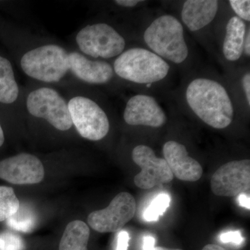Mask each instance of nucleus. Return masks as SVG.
<instances>
[{"label":"nucleus","instance_id":"1","mask_svg":"<svg viewBox=\"0 0 250 250\" xmlns=\"http://www.w3.org/2000/svg\"><path fill=\"white\" fill-rule=\"evenodd\" d=\"M186 95L192 111L206 124L215 129H225L231 125L232 103L227 90L218 82L197 79L190 82Z\"/></svg>","mask_w":250,"mask_h":250},{"label":"nucleus","instance_id":"2","mask_svg":"<svg viewBox=\"0 0 250 250\" xmlns=\"http://www.w3.org/2000/svg\"><path fill=\"white\" fill-rule=\"evenodd\" d=\"M144 40L156 55L174 63H182L188 55L183 26L170 15L156 19L146 29Z\"/></svg>","mask_w":250,"mask_h":250},{"label":"nucleus","instance_id":"3","mask_svg":"<svg viewBox=\"0 0 250 250\" xmlns=\"http://www.w3.org/2000/svg\"><path fill=\"white\" fill-rule=\"evenodd\" d=\"M113 67L121 78L147 84L164 80L170 70L161 57L143 48H131L123 52L115 61Z\"/></svg>","mask_w":250,"mask_h":250},{"label":"nucleus","instance_id":"4","mask_svg":"<svg viewBox=\"0 0 250 250\" xmlns=\"http://www.w3.org/2000/svg\"><path fill=\"white\" fill-rule=\"evenodd\" d=\"M23 71L34 80L46 83L58 82L69 70L68 54L57 45H46L31 49L21 62Z\"/></svg>","mask_w":250,"mask_h":250},{"label":"nucleus","instance_id":"5","mask_svg":"<svg viewBox=\"0 0 250 250\" xmlns=\"http://www.w3.org/2000/svg\"><path fill=\"white\" fill-rule=\"evenodd\" d=\"M76 42L82 52L94 58H113L121 55L125 47L124 38L104 23L83 28L77 34Z\"/></svg>","mask_w":250,"mask_h":250},{"label":"nucleus","instance_id":"6","mask_svg":"<svg viewBox=\"0 0 250 250\" xmlns=\"http://www.w3.org/2000/svg\"><path fill=\"white\" fill-rule=\"evenodd\" d=\"M72 122L79 134L90 141H100L109 131V121L98 104L84 97H75L67 104Z\"/></svg>","mask_w":250,"mask_h":250},{"label":"nucleus","instance_id":"7","mask_svg":"<svg viewBox=\"0 0 250 250\" xmlns=\"http://www.w3.org/2000/svg\"><path fill=\"white\" fill-rule=\"evenodd\" d=\"M27 108L33 116L43 118L60 131H67L73 125L66 102L52 88L31 92L28 95Z\"/></svg>","mask_w":250,"mask_h":250},{"label":"nucleus","instance_id":"8","mask_svg":"<svg viewBox=\"0 0 250 250\" xmlns=\"http://www.w3.org/2000/svg\"><path fill=\"white\" fill-rule=\"evenodd\" d=\"M136 210L134 197L129 192H120L106 208L88 215V225L100 233L116 232L134 218Z\"/></svg>","mask_w":250,"mask_h":250},{"label":"nucleus","instance_id":"9","mask_svg":"<svg viewBox=\"0 0 250 250\" xmlns=\"http://www.w3.org/2000/svg\"><path fill=\"white\" fill-rule=\"evenodd\" d=\"M210 188L217 196L247 194L250 189V161H232L224 164L212 176Z\"/></svg>","mask_w":250,"mask_h":250},{"label":"nucleus","instance_id":"10","mask_svg":"<svg viewBox=\"0 0 250 250\" xmlns=\"http://www.w3.org/2000/svg\"><path fill=\"white\" fill-rule=\"evenodd\" d=\"M132 159L141 168L134 177V183L140 188H152L169 183L174 178L165 159L156 157L154 151L148 146H136L132 152Z\"/></svg>","mask_w":250,"mask_h":250},{"label":"nucleus","instance_id":"11","mask_svg":"<svg viewBox=\"0 0 250 250\" xmlns=\"http://www.w3.org/2000/svg\"><path fill=\"white\" fill-rule=\"evenodd\" d=\"M45 176L42 162L36 156L21 154L0 161V178L17 185L40 183Z\"/></svg>","mask_w":250,"mask_h":250},{"label":"nucleus","instance_id":"12","mask_svg":"<svg viewBox=\"0 0 250 250\" xmlns=\"http://www.w3.org/2000/svg\"><path fill=\"white\" fill-rule=\"evenodd\" d=\"M124 120L130 125L158 128L165 125L167 118L155 99L149 95H138L126 103Z\"/></svg>","mask_w":250,"mask_h":250},{"label":"nucleus","instance_id":"13","mask_svg":"<svg viewBox=\"0 0 250 250\" xmlns=\"http://www.w3.org/2000/svg\"><path fill=\"white\" fill-rule=\"evenodd\" d=\"M164 158L174 177L184 182H197L203 170L200 163L189 156L184 145L170 141L163 148Z\"/></svg>","mask_w":250,"mask_h":250},{"label":"nucleus","instance_id":"14","mask_svg":"<svg viewBox=\"0 0 250 250\" xmlns=\"http://www.w3.org/2000/svg\"><path fill=\"white\" fill-rule=\"evenodd\" d=\"M69 70L83 82L103 84L111 80L113 70L108 62L90 60L77 52L68 54Z\"/></svg>","mask_w":250,"mask_h":250},{"label":"nucleus","instance_id":"15","mask_svg":"<svg viewBox=\"0 0 250 250\" xmlns=\"http://www.w3.org/2000/svg\"><path fill=\"white\" fill-rule=\"evenodd\" d=\"M218 6L215 0H188L182 9V21L190 31L200 30L214 20Z\"/></svg>","mask_w":250,"mask_h":250},{"label":"nucleus","instance_id":"16","mask_svg":"<svg viewBox=\"0 0 250 250\" xmlns=\"http://www.w3.org/2000/svg\"><path fill=\"white\" fill-rule=\"evenodd\" d=\"M246 25L239 18L234 16L229 21L223 43L225 58L235 62L241 58L243 51Z\"/></svg>","mask_w":250,"mask_h":250},{"label":"nucleus","instance_id":"17","mask_svg":"<svg viewBox=\"0 0 250 250\" xmlns=\"http://www.w3.org/2000/svg\"><path fill=\"white\" fill-rule=\"evenodd\" d=\"M90 229L81 220H75L67 225L62 234L59 250H88Z\"/></svg>","mask_w":250,"mask_h":250},{"label":"nucleus","instance_id":"18","mask_svg":"<svg viewBox=\"0 0 250 250\" xmlns=\"http://www.w3.org/2000/svg\"><path fill=\"white\" fill-rule=\"evenodd\" d=\"M18 94L19 88L11 62L0 56V103H14Z\"/></svg>","mask_w":250,"mask_h":250},{"label":"nucleus","instance_id":"19","mask_svg":"<svg viewBox=\"0 0 250 250\" xmlns=\"http://www.w3.org/2000/svg\"><path fill=\"white\" fill-rule=\"evenodd\" d=\"M36 215L33 210L26 206H21L14 215L6 220L9 228L22 232H29L36 225Z\"/></svg>","mask_w":250,"mask_h":250},{"label":"nucleus","instance_id":"20","mask_svg":"<svg viewBox=\"0 0 250 250\" xmlns=\"http://www.w3.org/2000/svg\"><path fill=\"white\" fill-rule=\"evenodd\" d=\"M20 202L11 187H0V222L7 220L17 212Z\"/></svg>","mask_w":250,"mask_h":250},{"label":"nucleus","instance_id":"21","mask_svg":"<svg viewBox=\"0 0 250 250\" xmlns=\"http://www.w3.org/2000/svg\"><path fill=\"white\" fill-rule=\"evenodd\" d=\"M171 198L167 193H161L153 199L150 205L143 213V218L147 222H155L162 216L169 207Z\"/></svg>","mask_w":250,"mask_h":250},{"label":"nucleus","instance_id":"22","mask_svg":"<svg viewBox=\"0 0 250 250\" xmlns=\"http://www.w3.org/2000/svg\"><path fill=\"white\" fill-rule=\"evenodd\" d=\"M22 238L11 232L0 233V250H24Z\"/></svg>","mask_w":250,"mask_h":250},{"label":"nucleus","instance_id":"23","mask_svg":"<svg viewBox=\"0 0 250 250\" xmlns=\"http://www.w3.org/2000/svg\"><path fill=\"white\" fill-rule=\"evenodd\" d=\"M234 12L240 19L250 21V1L249 0H231L229 1Z\"/></svg>","mask_w":250,"mask_h":250},{"label":"nucleus","instance_id":"24","mask_svg":"<svg viewBox=\"0 0 250 250\" xmlns=\"http://www.w3.org/2000/svg\"><path fill=\"white\" fill-rule=\"evenodd\" d=\"M219 239L222 243H231L236 246H241L245 240L239 231H229L221 233Z\"/></svg>","mask_w":250,"mask_h":250},{"label":"nucleus","instance_id":"25","mask_svg":"<svg viewBox=\"0 0 250 250\" xmlns=\"http://www.w3.org/2000/svg\"><path fill=\"white\" fill-rule=\"evenodd\" d=\"M129 234L125 230L120 231L117 238L116 250H128L129 248Z\"/></svg>","mask_w":250,"mask_h":250},{"label":"nucleus","instance_id":"26","mask_svg":"<svg viewBox=\"0 0 250 250\" xmlns=\"http://www.w3.org/2000/svg\"><path fill=\"white\" fill-rule=\"evenodd\" d=\"M243 89L246 93V100L248 105H250V75L249 72L244 75L243 78Z\"/></svg>","mask_w":250,"mask_h":250},{"label":"nucleus","instance_id":"27","mask_svg":"<svg viewBox=\"0 0 250 250\" xmlns=\"http://www.w3.org/2000/svg\"><path fill=\"white\" fill-rule=\"evenodd\" d=\"M143 250H155V238L151 236L143 238Z\"/></svg>","mask_w":250,"mask_h":250},{"label":"nucleus","instance_id":"28","mask_svg":"<svg viewBox=\"0 0 250 250\" xmlns=\"http://www.w3.org/2000/svg\"><path fill=\"white\" fill-rule=\"evenodd\" d=\"M238 201L239 205L242 207L250 210V195H247L246 193L240 194L238 195Z\"/></svg>","mask_w":250,"mask_h":250},{"label":"nucleus","instance_id":"29","mask_svg":"<svg viewBox=\"0 0 250 250\" xmlns=\"http://www.w3.org/2000/svg\"><path fill=\"white\" fill-rule=\"evenodd\" d=\"M141 1L139 0H116L115 3L125 7H134Z\"/></svg>","mask_w":250,"mask_h":250},{"label":"nucleus","instance_id":"30","mask_svg":"<svg viewBox=\"0 0 250 250\" xmlns=\"http://www.w3.org/2000/svg\"><path fill=\"white\" fill-rule=\"evenodd\" d=\"M245 45V52H246V55L250 57V29L248 30V33H247V35L246 36V39L244 40Z\"/></svg>","mask_w":250,"mask_h":250},{"label":"nucleus","instance_id":"31","mask_svg":"<svg viewBox=\"0 0 250 250\" xmlns=\"http://www.w3.org/2000/svg\"><path fill=\"white\" fill-rule=\"evenodd\" d=\"M202 250H227L223 247L218 246V245L215 244H208L204 247L203 249Z\"/></svg>","mask_w":250,"mask_h":250},{"label":"nucleus","instance_id":"32","mask_svg":"<svg viewBox=\"0 0 250 250\" xmlns=\"http://www.w3.org/2000/svg\"><path fill=\"white\" fill-rule=\"evenodd\" d=\"M4 142V131H3L2 128H1V125H0V147H1L3 143Z\"/></svg>","mask_w":250,"mask_h":250},{"label":"nucleus","instance_id":"33","mask_svg":"<svg viewBox=\"0 0 250 250\" xmlns=\"http://www.w3.org/2000/svg\"><path fill=\"white\" fill-rule=\"evenodd\" d=\"M155 250H182L180 249H168V248H163V247H155Z\"/></svg>","mask_w":250,"mask_h":250}]
</instances>
